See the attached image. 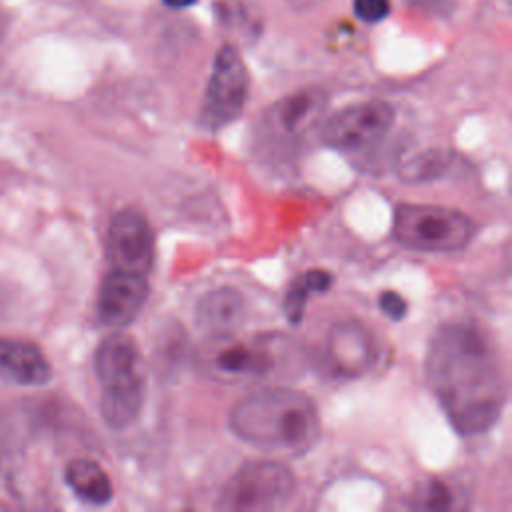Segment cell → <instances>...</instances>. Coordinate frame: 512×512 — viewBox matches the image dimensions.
<instances>
[{"label": "cell", "instance_id": "cell-1", "mask_svg": "<svg viewBox=\"0 0 512 512\" xmlns=\"http://www.w3.org/2000/svg\"><path fill=\"white\" fill-rule=\"evenodd\" d=\"M426 380L462 436L488 432L506 404V380L498 352L472 322H448L440 326L426 352Z\"/></svg>", "mask_w": 512, "mask_h": 512}, {"label": "cell", "instance_id": "cell-2", "mask_svg": "<svg viewBox=\"0 0 512 512\" xmlns=\"http://www.w3.org/2000/svg\"><path fill=\"white\" fill-rule=\"evenodd\" d=\"M236 438L262 450L308 452L320 438L314 402L294 388H260L234 404L228 416Z\"/></svg>", "mask_w": 512, "mask_h": 512}, {"label": "cell", "instance_id": "cell-3", "mask_svg": "<svg viewBox=\"0 0 512 512\" xmlns=\"http://www.w3.org/2000/svg\"><path fill=\"white\" fill-rule=\"evenodd\" d=\"M94 368L102 386V418L110 428L122 430L136 420L144 404L146 386L138 344L122 332L104 338L96 348Z\"/></svg>", "mask_w": 512, "mask_h": 512}, {"label": "cell", "instance_id": "cell-4", "mask_svg": "<svg viewBox=\"0 0 512 512\" xmlns=\"http://www.w3.org/2000/svg\"><path fill=\"white\" fill-rule=\"evenodd\" d=\"M478 232V224L464 212L438 204H398L392 236L416 252L452 254L464 250Z\"/></svg>", "mask_w": 512, "mask_h": 512}, {"label": "cell", "instance_id": "cell-5", "mask_svg": "<svg viewBox=\"0 0 512 512\" xmlns=\"http://www.w3.org/2000/svg\"><path fill=\"white\" fill-rule=\"evenodd\" d=\"M296 492L294 472L280 462H248L238 468L218 494L222 510H276L288 504Z\"/></svg>", "mask_w": 512, "mask_h": 512}, {"label": "cell", "instance_id": "cell-6", "mask_svg": "<svg viewBox=\"0 0 512 512\" xmlns=\"http://www.w3.org/2000/svg\"><path fill=\"white\" fill-rule=\"evenodd\" d=\"M250 76L240 52L224 44L214 58L200 108V124L206 130H220L234 122L248 100Z\"/></svg>", "mask_w": 512, "mask_h": 512}, {"label": "cell", "instance_id": "cell-7", "mask_svg": "<svg viewBox=\"0 0 512 512\" xmlns=\"http://www.w3.org/2000/svg\"><path fill=\"white\" fill-rule=\"evenodd\" d=\"M394 120L396 110L384 100L350 104L322 124L320 138L338 152H364L390 132Z\"/></svg>", "mask_w": 512, "mask_h": 512}, {"label": "cell", "instance_id": "cell-8", "mask_svg": "<svg viewBox=\"0 0 512 512\" xmlns=\"http://www.w3.org/2000/svg\"><path fill=\"white\" fill-rule=\"evenodd\" d=\"M106 252L112 268L146 276L154 264V234L146 216L136 208L118 210L108 226Z\"/></svg>", "mask_w": 512, "mask_h": 512}, {"label": "cell", "instance_id": "cell-9", "mask_svg": "<svg viewBox=\"0 0 512 512\" xmlns=\"http://www.w3.org/2000/svg\"><path fill=\"white\" fill-rule=\"evenodd\" d=\"M380 348L372 330L360 320L336 322L326 338V362L336 376L358 378L378 360Z\"/></svg>", "mask_w": 512, "mask_h": 512}, {"label": "cell", "instance_id": "cell-10", "mask_svg": "<svg viewBox=\"0 0 512 512\" xmlns=\"http://www.w3.org/2000/svg\"><path fill=\"white\" fill-rule=\"evenodd\" d=\"M148 296V280L144 274L112 268L98 290L96 314L100 324L122 328L130 324L142 310Z\"/></svg>", "mask_w": 512, "mask_h": 512}, {"label": "cell", "instance_id": "cell-11", "mask_svg": "<svg viewBox=\"0 0 512 512\" xmlns=\"http://www.w3.org/2000/svg\"><path fill=\"white\" fill-rule=\"evenodd\" d=\"M0 376L20 386H42L52 378V368L36 344L0 338Z\"/></svg>", "mask_w": 512, "mask_h": 512}, {"label": "cell", "instance_id": "cell-12", "mask_svg": "<svg viewBox=\"0 0 512 512\" xmlns=\"http://www.w3.org/2000/svg\"><path fill=\"white\" fill-rule=\"evenodd\" d=\"M326 106V94L318 88H306L294 92L280 102H276L270 110V126L286 136H294L304 132Z\"/></svg>", "mask_w": 512, "mask_h": 512}, {"label": "cell", "instance_id": "cell-13", "mask_svg": "<svg viewBox=\"0 0 512 512\" xmlns=\"http://www.w3.org/2000/svg\"><path fill=\"white\" fill-rule=\"evenodd\" d=\"M242 296L232 288H218L204 294L196 306V324L202 332L222 336L234 330L242 318Z\"/></svg>", "mask_w": 512, "mask_h": 512}, {"label": "cell", "instance_id": "cell-14", "mask_svg": "<svg viewBox=\"0 0 512 512\" xmlns=\"http://www.w3.org/2000/svg\"><path fill=\"white\" fill-rule=\"evenodd\" d=\"M66 484L84 502L104 506L112 500V482L104 468L88 458L72 460L66 468Z\"/></svg>", "mask_w": 512, "mask_h": 512}, {"label": "cell", "instance_id": "cell-15", "mask_svg": "<svg viewBox=\"0 0 512 512\" xmlns=\"http://www.w3.org/2000/svg\"><path fill=\"white\" fill-rule=\"evenodd\" d=\"M214 366L224 376H262L272 368V356L266 348L256 344L236 342L224 346L216 358Z\"/></svg>", "mask_w": 512, "mask_h": 512}, {"label": "cell", "instance_id": "cell-16", "mask_svg": "<svg viewBox=\"0 0 512 512\" xmlns=\"http://www.w3.org/2000/svg\"><path fill=\"white\" fill-rule=\"evenodd\" d=\"M332 280H334L332 274L326 272V270H320V268L306 270L298 278H294L286 296H284V302H282V310H284L286 320L290 324H298L304 316L308 300L314 294L326 292L330 288Z\"/></svg>", "mask_w": 512, "mask_h": 512}, {"label": "cell", "instance_id": "cell-17", "mask_svg": "<svg viewBox=\"0 0 512 512\" xmlns=\"http://www.w3.org/2000/svg\"><path fill=\"white\" fill-rule=\"evenodd\" d=\"M448 162H450V156L446 152L428 150L408 160L402 168V174L404 178H410V180H430L440 176L446 170Z\"/></svg>", "mask_w": 512, "mask_h": 512}, {"label": "cell", "instance_id": "cell-18", "mask_svg": "<svg viewBox=\"0 0 512 512\" xmlns=\"http://www.w3.org/2000/svg\"><path fill=\"white\" fill-rule=\"evenodd\" d=\"M414 506L426 510H448L454 506V496L446 484L432 480L418 492V496H414Z\"/></svg>", "mask_w": 512, "mask_h": 512}, {"label": "cell", "instance_id": "cell-19", "mask_svg": "<svg viewBox=\"0 0 512 512\" xmlns=\"http://www.w3.org/2000/svg\"><path fill=\"white\" fill-rule=\"evenodd\" d=\"M354 14L366 24H378L390 14V0H352Z\"/></svg>", "mask_w": 512, "mask_h": 512}, {"label": "cell", "instance_id": "cell-20", "mask_svg": "<svg viewBox=\"0 0 512 512\" xmlns=\"http://www.w3.org/2000/svg\"><path fill=\"white\" fill-rule=\"evenodd\" d=\"M378 306H380L382 314H386L394 322L402 320L406 316V310H408L406 300L398 292H394V290H384L380 294V298H378Z\"/></svg>", "mask_w": 512, "mask_h": 512}, {"label": "cell", "instance_id": "cell-21", "mask_svg": "<svg viewBox=\"0 0 512 512\" xmlns=\"http://www.w3.org/2000/svg\"><path fill=\"white\" fill-rule=\"evenodd\" d=\"M324 0H284L286 6H290L292 10H310L318 4H322Z\"/></svg>", "mask_w": 512, "mask_h": 512}, {"label": "cell", "instance_id": "cell-22", "mask_svg": "<svg viewBox=\"0 0 512 512\" xmlns=\"http://www.w3.org/2000/svg\"><path fill=\"white\" fill-rule=\"evenodd\" d=\"M164 6L172 8V10H182V8H190L194 6L198 0H162Z\"/></svg>", "mask_w": 512, "mask_h": 512}, {"label": "cell", "instance_id": "cell-23", "mask_svg": "<svg viewBox=\"0 0 512 512\" xmlns=\"http://www.w3.org/2000/svg\"><path fill=\"white\" fill-rule=\"evenodd\" d=\"M506 2H508V0H506Z\"/></svg>", "mask_w": 512, "mask_h": 512}]
</instances>
